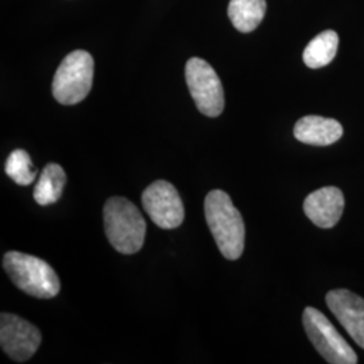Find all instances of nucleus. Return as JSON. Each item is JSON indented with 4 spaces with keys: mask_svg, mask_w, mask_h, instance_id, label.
Returning <instances> with one entry per match:
<instances>
[{
    "mask_svg": "<svg viewBox=\"0 0 364 364\" xmlns=\"http://www.w3.org/2000/svg\"><path fill=\"white\" fill-rule=\"evenodd\" d=\"M204 210L209 230L224 258H240L245 250L246 230L243 218L235 208L231 197L224 191H212L205 197Z\"/></svg>",
    "mask_w": 364,
    "mask_h": 364,
    "instance_id": "1",
    "label": "nucleus"
},
{
    "mask_svg": "<svg viewBox=\"0 0 364 364\" xmlns=\"http://www.w3.org/2000/svg\"><path fill=\"white\" fill-rule=\"evenodd\" d=\"M105 235L120 254L138 252L144 243L146 221L130 200L111 197L105 207Z\"/></svg>",
    "mask_w": 364,
    "mask_h": 364,
    "instance_id": "2",
    "label": "nucleus"
},
{
    "mask_svg": "<svg viewBox=\"0 0 364 364\" xmlns=\"http://www.w3.org/2000/svg\"><path fill=\"white\" fill-rule=\"evenodd\" d=\"M3 267L14 285L28 296L48 299L60 293V278L52 266L37 257L10 251L3 258Z\"/></svg>",
    "mask_w": 364,
    "mask_h": 364,
    "instance_id": "3",
    "label": "nucleus"
},
{
    "mask_svg": "<svg viewBox=\"0 0 364 364\" xmlns=\"http://www.w3.org/2000/svg\"><path fill=\"white\" fill-rule=\"evenodd\" d=\"M95 63L85 50L69 53L53 78L54 99L64 105H77L91 92Z\"/></svg>",
    "mask_w": 364,
    "mask_h": 364,
    "instance_id": "4",
    "label": "nucleus"
},
{
    "mask_svg": "<svg viewBox=\"0 0 364 364\" xmlns=\"http://www.w3.org/2000/svg\"><path fill=\"white\" fill-rule=\"evenodd\" d=\"M302 324L314 348L331 364H356L358 356L326 318V314L308 306L302 314Z\"/></svg>",
    "mask_w": 364,
    "mask_h": 364,
    "instance_id": "5",
    "label": "nucleus"
},
{
    "mask_svg": "<svg viewBox=\"0 0 364 364\" xmlns=\"http://www.w3.org/2000/svg\"><path fill=\"white\" fill-rule=\"evenodd\" d=\"M185 78L197 109L205 117H216L224 109V91L215 69L203 58L186 63Z\"/></svg>",
    "mask_w": 364,
    "mask_h": 364,
    "instance_id": "6",
    "label": "nucleus"
},
{
    "mask_svg": "<svg viewBox=\"0 0 364 364\" xmlns=\"http://www.w3.org/2000/svg\"><path fill=\"white\" fill-rule=\"evenodd\" d=\"M142 204L150 219L162 230L180 227L185 218V209L177 189L164 180L153 182L144 189Z\"/></svg>",
    "mask_w": 364,
    "mask_h": 364,
    "instance_id": "7",
    "label": "nucleus"
},
{
    "mask_svg": "<svg viewBox=\"0 0 364 364\" xmlns=\"http://www.w3.org/2000/svg\"><path fill=\"white\" fill-rule=\"evenodd\" d=\"M41 332L19 316L1 313L0 317V344L15 362H26L41 346Z\"/></svg>",
    "mask_w": 364,
    "mask_h": 364,
    "instance_id": "8",
    "label": "nucleus"
},
{
    "mask_svg": "<svg viewBox=\"0 0 364 364\" xmlns=\"http://www.w3.org/2000/svg\"><path fill=\"white\" fill-rule=\"evenodd\" d=\"M326 305L353 341L364 350V299L350 290L338 289L326 294Z\"/></svg>",
    "mask_w": 364,
    "mask_h": 364,
    "instance_id": "9",
    "label": "nucleus"
},
{
    "mask_svg": "<svg viewBox=\"0 0 364 364\" xmlns=\"http://www.w3.org/2000/svg\"><path fill=\"white\" fill-rule=\"evenodd\" d=\"M305 215L320 228H332L344 210V196L335 186H326L308 196L304 201Z\"/></svg>",
    "mask_w": 364,
    "mask_h": 364,
    "instance_id": "10",
    "label": "nucleus"
},
{
    "mask_svg": "<svg viewBox=\"0 0 364 364\" xmlns=\"http://www.w3.org/2000/svg\"><path fill=\"white\" fill-rule=\"evenodd\" d=\"M294 136L302 144L329 146L343 136V126L335 119L309 115L296 123Z\"/></svg>",
    "mask_w": 364,
    "mask_h": 364,
    "instance_id": "11",
    "label": "nucleus"
},
{
    "mask_svg": "<svg viewBox=\"0 0 364 364\" xmlns=\"http://www.w3.org/2000/svg\"><path fill=\"white\" fill-rule=\"evenodd\" d=\"M266 0H231L228 16L237 31L247 34L259 26L266 15Z\"/></svg>",
    "mask_w": 364,
    "mask_h": 364,
    "instance_id": "12",
    "label": "nucleus"
},
{
    "mask_svg": "<svg viewBox=\"0 0 364 364\" xmlns=\"http://www.w3.org/2000/svg\"><path fill=\"white\" fill-rule=\"evenodd\" d=\"M338 36L333 30H326L316 36L305 48L302 60L311 69H318L329 65L336 57Z\"/></svg>",
    "mask_w": 364,
    "mask_h": 364,
    "instance_id": "13",
    "label": "nucleus"
},
{
    "mask_svg": "<svg viewBox=\"0 0 364 364\" xmlns=\"http://www.w3.org/2000/svg\"><path fill=\"white\" fill-rule=\"evenodd\" d=\"M65 182V170L57 164L46 165L34 189V200L42 207L57 203L63 195Z\"/></svg>",
    "mask_w": 364,
    "mask_h": 364,
    "instance_id": "14",
    "label": "nucleus"
},
{
    "mask_svg": "<svg viewBox=\"0 0 364 364\" xmlns=\"http://www.w3.org/2000/svg\"><path fill=\"white\" fill-rule=\"evenodd\" d=\"M7 176L18 185L27 186L33 183L37 177V170L33 165V161L25 150H14L6 162Z\"/></svg>",
    "mask_w": 364,
    "mask_h": 364,
    "instance_id": "15",
    "label": "nucleus"
}]
</instances>
